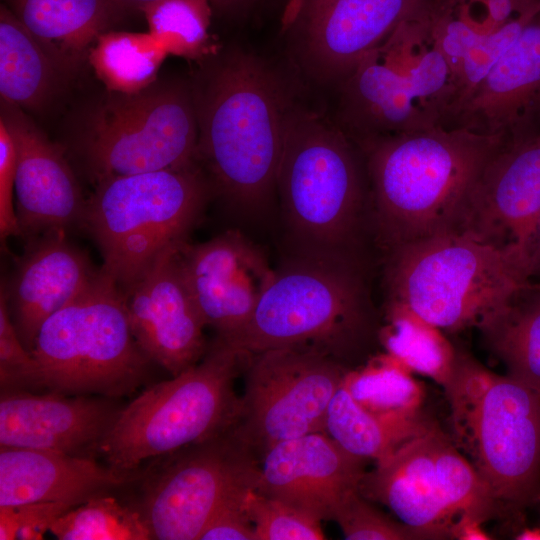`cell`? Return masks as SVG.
I'll return each instance as SVG.
<instances>
[{
	"instance_id": "6da1fadb",
	"label": "cell",
	"mask_w": 540,
	"mask_h": 540,
	"mask_svg": "<svg viewBox=\"0 0 540 540\" xmlns=\"http://www.w3.org/2000/svg\"><path fill=\"white\" fill-rule=\"evenodd\" d=\"M198 124L197 162L234 208L265 209L276 192L293 102L279 76L240 49L211 56L191 86Z\"/></svg>"
},
{
	"instance_id": "7a4b0ae2",
	"label": "cell",
	"mask_w": 540,
	"mask_h": 540,
	"mask_svg": "<svg viewBox=\"0 0 540 540\" xmlns=\"http://www.w3.org/2000/svg\"><path fill=\"white\" fill-rule=\"evenodd\" d=\"M276 192L289 254L368 266L374 230L365 159L336 123L293 105Z\"/></svg>"
},
{
	"instance_id": "3957f363",
	"label": "cell",
	"mask_w": 540,
	"mask_h": 540,
	"mask_svg": "<svg viewBox=\"0 0 540 540\" xmlns=\"http://www.w3.org/2000/svg\"><path fill=\"white\" fill-rule=\"evenodd\" d=\"M505 141L437 125L359 145L370 185L374 242L382 253L449 232L467 188Z\"/></svg>"
},
{
	"instance_id": "277c9868",
	"label": "cell",
	"mask_w": 540,
	"mask_h": 540,
	"mask_svg": "<svg viewBox=\"0 0 540 540\" xmlns=\"http://www.w3.org/2000/svg\"><path fill=\"white\" fill-rule=\"evenodd\" d=\"M367 273L361 264L289 254L247 324L221 341L246 354L315 351L349 367L379 339Z\"/></svg>"
},
{
	"instance_id": "5b68a950",
	"label": "cell",
	"mask_w": 540,
	"mask_h": 540,
	"mask_svg": "<svg viewBox=\"0 0 540 540\" xmlns=\"http://www.w3.org/2000/svg\"><path fill=\"white\" fill-rule=\"evenodd\" d=\"M444 391L450 440L489 489L497 514L521 527L540 494V394L463 353Z\"/></svg>"
},
{
	"instance_id": "8992f818",
	"label": "cell",
	"mask_w": 540,
	"mask_h": 540,
	"mask_svg": "<svg viewBox=\"0 0 540 540\" xmlns=\"http://www.w3.org/2000/svg\"><path fill=\"white\" fill-rule=\"evenodd\" d=\"M383 254L387 305L442 331L479 329L531 281L514 254L452 231Z\"/></svg>"
},
{
	"instance_id": "52a82bcc",
	"label": "cell",
	"mask_w": 540,
	"mask_h": 540,
	"mask_svg": "<svg viewBox=\"0 0 540 540\" xmlns=\"http://www.w3.org/2000/svg\"><path fill=\"white\" fill-rule=\"evenodd\" d=\"M248 356L215 338L197 364L149 386L120 409L98 453L114 470L128 474L148 459L226 433L240 415L234 385Z\"/></svg>"
},
{
	"instance_id": "ba28073f",
	"label": "cell",
	"mask_w": 540,
	"mask_h": 540,
	"mask_svg": "<svg viewBox=\"0 0 540 540\" xmlns=\"http://www.w3.org/2000/svg\"><path fill=\"white\" fill-rule=\"evenodd\" d=\"M340 84L336 124L357 146L444 125L455 95L428 15L402 23Z\"/></svg>"
},
{
	"instance_id": "9c48e42d",
	"label": "cell",
	"mask_w": 540,
	"mask_h": 540,
	"mask_svg": "<svg viewBox=\"0 0 540 540\" xmlns=\"http://www.w3.org/2000/svg\"><path fill=\"white\" fill-rule=\"evenodd\" d=\"M211 192L198 163L96 182L81 225L100 249L101 269L127 288L161 253L186 242Z\"/></svg>"
},
{
	"instance_id": "30bf717a",
	"label": "cell",
	"mask_w": 540,
	"mask_h": 540,
	"mask_svg": "<svg viewBox=\"0 0 540 540\" xmlns=\"http://www.w3.org/2000/svg\"><path fill=\"white\" fill-rule=\"evenodd\" d=\"M31 353L43 388L107 398L134 391L149 361L132 334L120 287L101 268L41 325Z\"/></svg>"
},
{
	"instance_id": "8fae6325",
	"label": "cell",
	"mask_w": 540,
	"mask_h": 540,
	"mask_svg": "<svg viewBox=\"0 0 540 540\" xmlns=\"http://www.w3.org/2000/svg\"><path fill=\"white\" fill-rule=\"evenodd\" d=\"M197 145L192 87L156 81L135 93L107 90L77 139L95 182L197 164Z\"/></svg>"
},
{
	"instance_id": "7c38bea8",
	"label": "cell",
	"mask_w": 540,
	"mask_h": 540,
	"mask_svg": "<svg viewBox=\"0 0 540 540\" xmlns=\"http://www.w3.org/2000/svg\"><path fill=\"white\" fill-rule=\"evenodd\" d=\"M248 355L233 430L258 458L277 443L325 432L329 404L350 368L324 354L296 348Z\"/></svg>"
},
{
	"instance_id": "4fadbf2b",
	"label": "cell",
	"mask_w": 540,
	"mask_h": 540,
	"mask_svg": "<svg viewBox=\"0 0 540 540\" xmlns=\"http://www.w3.org/2000/svg\"><path fill=\"white\" fill-rule=\"evenodd\" d=\"M180 453L150 481L138 508L152 539L199 540L225 502L257 486L260 459L233 428Z\"/></svg>"
},
{
	"instance_id": "5bb4252c",
	"label": "cell",
	"mask_w": 540,
	"mask_h": 540,
	"mask_svg": "<svg viewBox=\"0 0 540 540\" xmlns=\"http://www.w3.org/2000/svg\"><path fill=\"white\" fill-rule=\"evenodd\" d=\"M434 0H293L286 16L294 53L314 80L338 82Z\"/></svg>"
},
{
	"instance_id": "9a60e30c",
	"label": "cell",
	"mask_w": 540,
	"mask_h": 540,
	"mask_svg": "<svg viewBox=\"0 0 540 540\" xmlns=\"http://www.w3.org/2000/svg\"><path fill=\"white\" fill-rule=\"evenodd\" d=\"M539 215L540 131L505 141L489 157L467 188L450 231L514 254L524 266Z\"/></svg>"
},
{
	"instance_id": "2e32d148",
	"label": "cell",
	"mask_w": 540,
	"mask_h": 540,
	"mask_svg": "<svg viewBox=\"0 0 540 540\" xmlns=\"http://www.w3.org/2000/svg\"><path fill=\"white\" fill-rule=\"evenodd\" d=\"M182 244L161 253L121 290L135 341L172 376L197 364L208 349L203 333L207 325L181 261Z\"/></svg>"
},
{
	"instance_id": "e0dca14e",
	"label": "cell",
	"mask_w": 540,
	"mask_h": 540,
	"mask_svg": "<svg viewBox=\"0 0 540 540\" xmlns=\"http://www.w3.org/2000/svg\"><path fill=\"white\" fill-rule=\"evenodd\" d=\"M180 256L206 325L216 330V338L230 339L251 318L275 270L237 230L195 245L185 242Z\"/></svg>"
},
{
	"instance_id": "ac0fdd59",
	"label": "cell",
	"mask_w": 540,
	"mask_h": 540,
	"mask_svg": "<svg viewBox=\"0 0 540 540\" xmlns=\"http://www.w3.org/2000/svg\"><path fill=\"white\" fill-rule=\"evenodd\" d=\"M0 121L15 146L16 215L21 236L31 239L81 224L87 199L62 148L22 108L3 99Z\"/></svg>"
},
{
	"instance_id": "d6986e66",
	"label": "cell",
	"mask_w": 540,
	"mask_h": 540,
	"mask_svg": "<svg viewBox=\"0 0 540 540\" xmlns=\"http://www.w3.org/2000/svg\"><path fill=\"white\" fill-rule=\"evenodd\" d=\"M365 461L325 432L306 434L265 451L256 490L319 521L333 520L344 499L358 490Z\"/></svg>"
},
{
	"instance_id": "ffe728a7",
	"label": "cell",
	"mask_w": 540,
	"mask_h": 540,
	"mask_svg": "<svg viewBox=\"0 0 540 540\" xmlns=\"http://www.w3.org/2000/svg\"><path fill=\"white\" fill-rule=\"evenodd\" d=\"M444 125L506 141L540 131V9Z\"/></svg>"
},
{
	"instance_id": "44dd1931",
	"label": "cell",
	"mask_w": 540,
	"mask_h": 540,
	"mask_svg": "<svg viewBox=\"0 0 540 540\" xmlns=\"http://www.w3.org/2000/svg\"><path fill=\"white\" fill-rule=\"evenodd\" d=\"M119 411L108 399L2 391L0 447L92 457Z\"/></svg>"
},
{
	"instance_id": "7402d4cb",
	"label": "cell",
	"mask_w": 540,
	"mask_h": 540,
	"mask_svg": "<svg viewBox=\"0 0 540 540\" xmlns=\"http://www.w3.org/2000/svg\"><path fill=\"white\" fill-rule=\"evenodd\" d=\"M98 272L88 256L67 240L65 231L29 239L1 292L18 335L30 352L46 319L78 295Z\"/></svg>"
},
{
	"instance_id": "603a6c76",
	"label": "cell",
	"mask_w": 540,
	"mask_h": 540,
	"mask_svg": "<svg viewBox=\"0 0 540 540\" xmlns=\"http://www.w3.org/2000/svg\"><path fill=\"white\" fill-rule=\"evenodd\" d=\"M438 426L414 437L365 472L359 492L386 505L422 539L451 538L456 515L448 507L436 475L434 441Z\"/></svg>"
},
{
	"instance_id": "cb8c5ba5",
	"label": "cell",
	"mask_w": 540,
	"mask_h": 540,
	"mask_svg": "<svg viewBox=\"0 0 540 540\" xmlns=\"http://www.w3.org/2000/svg\"><path fill=\"white\" fill-rule=\"evenodd\" d=\"M128 474L94 458L60 452L0 449V506L64 502L77 506L123 485Z\"/></svg>"
},
{
	"instance_id": "d4e9b609",
	"label": "cell",
	"mask_w": 540,
	"mask_h": 540,
	"mask_svg": "<svg viewBox=\"0 0 540 540\" xmlns=\"http://www.w3.org/2000/svg\"><path fill=\"white\" fill-rule=\"evenodd\" d=\"M68 76L125 10L115 0H4Z\"/></svg>"
},
{
	"instance_id": "484cf974",
	"label": "cell",
	"mask_w": 540,
	"mask_h": 540,
	"mask_svg": "<svg viewBox=\"0 0 540 540\" xmlns=\"http://www.w3.org/2000/svg\"><path fill=\"white\" fill-rule=\"evenodd\" d=\"M66 76L39 40L2 3L0 6V94L20 108L45 105Z\"/></svg>"
},
{
	"instance_id": "4316f807",
	"label": "cell",
	"mask_w": 540,
	"mask_h": 540,
	"mask_svg": "<svg viewBox=\"0 0 540 540\" xmlns=\"http://www.w3.org/2000/svg\"><path fill=\"white\" fill-rule=\"evenodd\" d=\"M433 425L422 414L405 417L371 412L342 383L329 404L325 433L348 453L378 462Z\"/></svg>"
},
{
	"instance_id": "83f0119b",
	"label": "cell",
	"mask_w": 540,
	"mask_h": 540,
	"mask_svg": "<svg viewBox=\"0 0 540 540\" xmlns=\"http://www.w3.org/2000/svg\"><path fill=\"white\" fill-rule=\"evenodd\" d=\"M479 330L507 375L540 394V282L527 283Z\"/></svg>"
},
{
	"instance_id": "f1b7e54d",
	"label": "cell",
	"mask_w": 540,
	"mask_h": 540,
	"mask_svg": "<svg viewBox=\"0 0 540 540\" xmlns=\"http://www.w3.org/2000/svg\"><path fill=\"white\" fill-rule=\"evenodd\" d=\"M386 320L379 340L387 354L444 389L453 376L457 352L443 331L397 305H387Z\"/></svg>"
},
{
	"instance_id": "f546056e",
	"label": "cell",
	"mask_w": 540,
	"mask_h": 540,
	"mask_svg": "<svg viewBox=\"0 0 540 540\" xmlns=\"http://www.w3.org/2000/svg\"><path fill=\"white\" fill-rule=\"evenodd\" d=\"M167 53L148 33L107 31L88 52L90 63L108 91L135 93L156 81Z\"/></svg>"
},
{
	"instance_id": "4dcf8cb0",
	"label": "cell",
	"mask_w": 540,
	"mask_h": 540,
	"mask_svg": "<svg viewBox=\"0 0 540 540\" xmlns=\"http://www.w3.org/2000/svg\"><path fill=\"white\" fill-rule=\"evenodd\" d=\"M412 374L386 353L349 369L343 385L359 405L371 412L415 417L422 414L425 389Z\"/></svg>"
},
{
	"instance_id": "1f68e13d",
	"label": "cell",
	"mask_w": 540,
	"mask_h": 540,
	"mask_svg": "<svg viewBox=\"0 0 540 540\" xmlns=\"http://www.w3.org/2000/svg\"><path fill=\"white\" fill-rule=\"evenodd\" d=\"M49 531L60 540H149L150 529L138 508L100 494L61 515Z\"/></svg>"
},
{
	"instance_id": "d6a6232c",
	"label": "cell",
	"mask_w": 540,
	"mask_h": 540,
	"mask_svg": "<svg viewBox=\"0 0 540 540\" xmlns=\"http://www.w3.org/2000/svg\"><path fill=\"white\" fill-rule=\"evenodd\" d=\"M434 463L442 495L457 519L465 515L484 523L497 514L489 489L468 459L439 427L435 433Z\"/></svg>"
},
{
	"instance_id": "836d02e7",
	"label": "cell",
	"mask_w": 540,
	"mask_h": 540,
	"mask_svg": "<svg viewBox=\"0 0 540 540\" xmlns=\"http://www.w3.org/2000/svg\"><path fill=\"white\" fill-rule=\"evenodd\" d=\"M211 6L210 0H156L141 11L167 54L197 57L209 52Z\"/></svg>"
},
{
	"instance_id": "e575fe53",
	"label": "cell",
	"mask_w": 540,
	"mask_h": 540,
	"mask_svg": "<svg viewBox=\"0 0 540 540\" xmlns=\"http://www.w3.org/2000/svg\"><path fill=\"white\" fill-rule=\"evenodd\" d=\"M539 9L540 4L524 11L498 29L482 34L465 53L453 71L455 95L447 119L516 41Z\"/></svg>"
},
{
	"instance_id": "d590c367",
	"label": "cell",
	"mask_w": 540,
	"mask_h": 540,
	"mask_svg": "<svg viewBox=\"0 0 540 540\" xmlns=\"http://www.w3.org/2000/svg\"><path fill=\"white\" fill-rule=\"evenodd\" d=\"M246 508L256 540H322L321 521L305 512L251 489Z\"/></svg>"
},
{
	"instance_id": "8d00e7d4",
	"label": "cell",
	"mask_w": 540,
	"mask_h": 540,
	"mask_svg": "<svg viewBox=\"0 0 540 540\" xmlns=\"http://www.w3.org/2000/svg\"><path fill=\"white\" fill-rule=\"evenodd\" d=\"M333 521L347 540H410L421 536L402 522L390 519L367 502L359 490L341 503Z\"/></svg>"
},
{
	"instance_id": "74e56055",
	"label": "cell",
	"mask_w": 540,
	"mask_h": 540,
	"mask_svg": "<svg viewBox=\"0 0 540 540\" xmlns=\"http://www.w3.org/2000/svg\"><path fill=\"white\" fill-rule=\"evenodd\" d=\"M0 382L1 391L43 388L40 367L21 341L0 293Z\"/></svg>"
},
{
	"instance_id": "f35d334b",
	"label": "cell",
	"mask_w": 540,
	"mask_h": 540,
	"mask_svg": "<svg viewBox=\"0 0 540 540\" xmlns=\"http://www.w3.org/2000/svg\"><path fill=\"white\" fill-rule=\"evenodd\" d=\"M73 507L64 502L0 506V539H43L52 524Z\"/></svg>"
},
{
	"instance_id": "ab89813d",
	"label": "cell",
	"mask_w": 540,
	"mask_h": 540,
	"mask_svg": "<svg viewBox=\"0 0 540 540\" xmlns=\"http://www.w3.org/2000/svg\"><path fill=\"white\" fill-rule=\"evenodd\" d=\"M250 490L225 502L209 520L199 540H256L246 508V496Z\"/></svg>"
},
{
	"instance_id": "60d3db41",
	"label": "cell",
	"mask_w": 540,
	"mask_h": 540,
	"mask_svg": "<svg viewBox=\"0 0 540 540\" xmlns=\"http://www.w3.org/2000/svg\"><path fill=\"white\" fill-rule=\"evenodd\" d=\"M15 174V146L8 129L0 121V236L2 240L9 236L21 235L13 206Z\"/></svg>"
},
{
	"instance_id": "b9f144b4",
	"label": "cell",
	"mask_w": 540,
	"mask_h": 540,
	"mask_svg": "<svg viewBox=\"0 0 540 540\" xmlns=\"http://www.w3.org/2000/svg\"><path fill=\"white\" fill-rule=\"evenodd\" d=\"M483 522L471 516L462 515L455 521L451 538L460 540H487L490 535L484 530Z\"/></svg>"
},
{
	"instance_id": "7bdbcfd3",
	"label": "cell",
	"mask_w": 540,
	"mask_h": 540,
	"mask_svg": "<svg viewBox=\"0 0 540 540\" xmlns=\"http://www.w3.org/2000/svg\"><path fill=\"white\" fill-rule=\"evenodd\" d=\"M524 267L530 279L540 276V215L525 250Z\"/></svg>"
},
{
	"instance_id": "ee69618b",
	"label": "cell",
	"mask_w": 540,
	"mask_h": 540,
	"mask_svg": "<svg viewBox=\"0 0 540 540\" xmlns=\"http://www.w3.org/2000/svg\"><path fill=\"white\" fill-rule=\"evenodd\" d=\"M253 0H210L211 5L220 12L236 13L244 9Z\"/></svg>"
},
{
	"instance_id": "f6af8a7d",
	"label": "cell",
	"mask_w": 540,
	"mask_h": 540,
	"mask_svg": "<svg viewBox=\"0 0 540 540\" xmlns=\"http://www.w3.org/2000/svg\"><path fill=\"white\" fill-rule=\"evenodd\" d=\"M514 538L519 540H540V526L520 527Z\"/></svg>"
},
{
	"instance_id": "bcb514c9",
	"label": "cell",
	"mask_w": 540,
	"mask_h": 540,
	"mask_svg": "<svg viewBox=\"0 0 540 540\" xmlns=\"http://www.w3.org/2000/svg\"><path fill=\"white\" fill-rule=\"evenodd\" d=\"M124 9H139L142 10L145 6L156 0H115Z\"/></svg>"
},
{
	"instance_id": "7dc6e473",
	"label": "cell",
	"mask_w": 540,
	"mask_h": 540,
	"mask_svg": "<svg viewBox=\"0 0 540 540\" xmlns=\"http://www.w3.org/2000/svg\"><path fill=\"white\" fill-rule=\"evenodd\" d=\"M536 504H539L540 505V494H539V497H538V500H537V503Z\"/></svg>"
}]
</instances>
